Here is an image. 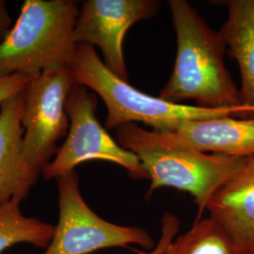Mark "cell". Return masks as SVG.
Masks as SVG:
<instances>
[{
    "label": "cell",
    "instance_id": "obj_10",
    "mask_svg": "<svg viewBox=\"0 0 254 254\" xmlns=\"http://www.w3.org/2000/svg\"><path fill=\"white\" fill-rule=\"evenodd\" d=\"M25 91L0 105V207L26 200L39 174L24 156Z\"/></svg>",
    "mask_w": 254,
    "mask_h": 254
},
{
    "label": "cell",
    "instance_id": "obj_3",
    "mask_svg": "<svg viewBox=\"0 0 254 254\" xmlns=\"http://www.w3.org/2000/svg\"><path fill=\"white\" fill-rule=\"evenodd\" d=\"M77 84L97 93L108 109L106 127L117 129L127 124L143 123L159 133H174L190 121L239 116L250 118L254 112L246 108L207 109L176 104L138 91L112 73L93 46L78 44L70 67Z\"/></svg>",
    "mask_w": 254,
    "mask_h": 254
},
{
    "label": "cell",
    "instance_id": "obj_1",
    "mask_svg": "<svg viewBox=\"0 0 254 254\" xmlns=\"http://www.w3.org/2000/svg\"><path fill=\"white\" fill-rule=\"evenodd\" d=\"M177 35L173 73L159 97L176 104L193 100L207 109H237L239 89L224 64L226 43L188 1L170 0Z\"/></svg>",
    "mask_w": 254,
    "mask_h": 254
},
{
    "label": "cell",
    "instance_id": "obj_8",
    "mask_svg": "<svg viewBox=\"0 0 254 254\" xmlns=\"http://www.w3.org/2000/svg\"><path fill=\"white\" fill-rule=\"evenodd\" d=\"M159 9L154 0H87L75 23L76 44L98 46L106 66L128 82L123 44L127 30L140 20L153 17Z\"/></svg>",
    "mask_w": 254,
    "mask_h": 254
},
{
    "label": "cell",
    "instance_id": "obj_13",
    "mask_svg": "<svg viewBox=\"0 0 254 254\" xmlns=\"http://www.w3.org/2000/svg\"><path fill=\"white\" fill-rule=\"evenodd\" d=\"M20 204V200H12L0 207V254L17 244L46 249L51 243L55 225L25 216Z\"/></svg>",
    "mask_w": 254,
    "mask_h": 254
},
{
    "label": "cell",
    "instance_id": "obj_7",
    "mask_svg": "<svg viewBox=\"0 0 254 254\" xmlns=\"http://www.w3.org/2000/svg\"><path fill=\"white\" fill-rule=\"evenodd\" d=\"M76 84L71 69L62 68L40 73L25 91L24 156L39 173L57 154L59 139L69 132L66 101Z\"/></svg>",
    "mask_w": 254,
    "mask_h": 254
},
{
    "label": "cell",
    "instance_id": "obj_11",
    "mask_svg": "<svg viewBox=\"0 0 254 254\" xmlns=\"http://www.w3.org/2000/svg\"><path fill=\"white\" fill-rule=\"evenodd\" d=\"M172 134L203 153L236 157L254 155V117L190 121Z\"/></svg>",
    "mask_w": 254,
    "mask_h": 254
},
{
    "label": "cell",
    "instance_id": "obj_4",
    "mask_svg": "<svg viewBox=\"0 0 254 254\" xmlns=\"http://www.w3.org/2000/svg\"><path fill=\"white\" fill-rule=\"evenodd\" d=\"M79 10L72 0H26L18 18L0 45V77L70 68L77 44Z\"/></svg>",
    "mask_w": 254,
    "mask_h": 254
},
{
    "label": "cell",
    "instance_id": "obj_17",
    "mask_svg": "<svg viewBox=\"0 0 254 254\" xmlns=\"http://www.w3.org/2000/svg\"><path fill=\"white\" fill-rule=\"evenodd\" d=\"M12 20L7 9V3L0 0V45L3 43L11 28Z\"/></svg>",
    "mask_w": 254,
    "mask_h": 254
},
{
    "label": "cell",
    "instance_id": "obj_2",
    "mask_svg": "<svg viewBox=\"0 0 254 254\" xmlns=\"http://www.w3.org/2000/svg\"><path fill=\"white\" fill-rule=\"evenodd\" d=\"M116 136L120 145L136 154L151 180L148 194L161 188L190 193L199 210L197 219L244 158L206 154L182 142L172 133L148 131L136 124L119 127Z\"/></svg>",
    "mask_w": 254,
    "mask_h": 254
},
{
    "label": "cell",
    "instance_id": "obj_15",
    "mask_svg": "<svg viewBox=\"0 0 254 254\" xmlns=\"http://www.w3.org/2000/svg\"><path fill=\"white\" fill-rule=\"evenodd\" d=\"M161 236L157 245L149 253L137 252L139 254H165L180 229V220L174 214L165 213L161 219Z\"/></svg>",
    "mask_w": 254,
    "mask_h": 254
},
{
    "label": "cell",
    "instance_id": "obj_6",
    "mask_svg": "<svg viewBox=\"0 0 254 254\" xmlns=\"http://www.w3.org/2000/svg\"><path fill=\"white\" fill-rule=\"evenodd\" d=\"M96 109V96L88 88L76 84L66 101L70 121L68 136L54 159L42 172L45 179H57L91 160L117 164L134 179L148 178L136 154L123 148L101 126L95 116Z\"/></svg>",
    "mask_w": 254,
    "mask_h": 254
},
{
    "label": "cell",
    "instance_id": "obj_5",
    "mask_svg": "<svg viewBox=\"0 0 254 254\" xmlns=\"http://www.w3.org/2000/svg\"><path fill=\"white\" fill-rule=\"evenodd\" d=\"M59 220L44 254H91L96 251L138 245L153 250L154 240L141 228L111 223L95 214L83 199L76 172L56 179Z\"/></svg>",
    "mask_w": 254,
    "mask_h": 254
},
{
    "label": "cell",
    "instance_id": "obj_12",
    "mask_svg": "<svg viewBox=\"0 0 254 254\" xmlns=\"http://www.w3.org/2000/svg\"><path fill=\"white\" fill-rule=\"evenodd\" d=\"M219 32L239 66L240 105L254 112V0H230Z\"/></svg>",
    "mask_w": 254,
    "mask_h": 254
},
{
    "label": "cell",
    "instance_id": "obj_9",
    "mask_svg": "<svg viewBox=\"0 0 254 254\" xmlns=\"http://www.w3.org/2000/svg\"><path fill=\"white\" fill-rule=\"evenodd\" d=\"M206 210L242 254H254V155L238 168L209 200Z\"/></svg>",
    "mask_w": 254,
    "mask_h": 254
},
{
    "label": "cell",
    "instance_id": "obj_16",
    "mask_svg": "<svg viewBox=\"0 0 254 254\" xmlns=\"http://www.w3.org/2000/svg\"><path fill=\"white\" fill-rule=\"evenodd\" d=\"M33 78L24 74H11L0 77V105L26 91L28 84Z\"/></svg>",
    "mask_w": 254,
    "mask_h": 254
},
{
    "label": "cell",
    "instance_id": "obj_14",
    "mask_svg": "<svg viewBox=\"0 0 254 254\" xmlns=\"http://www.w3.org/2000/svg\"><path fill=\"white\" fill-rule=\"evenodd\" d=\"M165 254H242L213 218L197 219L185 234L173 239Z\"/></svg>",
    "mask_w": 254,
    "mask_h": 254
}]
</instances>
